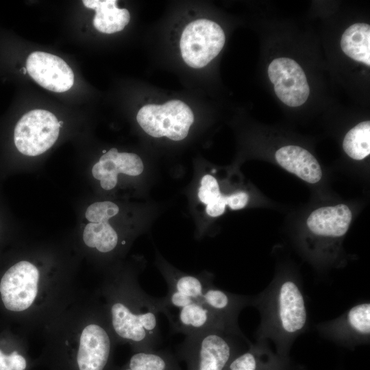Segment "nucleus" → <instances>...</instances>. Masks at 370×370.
Segmentation results:
<instances>
[{
	"instance_id": "nucleus-1",
	"label": "nucleus",
	"mask_w": 370,
	"mask_h": 370,
	"mask_svg": "<svg viewBox=\"0 0 370 370\" xmlns=\"http://www.w3.org/2000/svg\"><path fill=\"white\" fill-rule=\"evenodd\" d=\"M252 306L260 314L256 341L272 342L276 353L288 358L296 338L307 328V306L301 283L291 276L275 278L260 294L253 297Z\"/></svg>"
},
{
	"instance_id": "nucleus-2",
	"label": "nucleus",
	"mask_w": 370,
	"mask_h": 370,
	"mask_svg": "<svg viewBox=\"0 0 370 370\" xmlns=\"http://www.w3.org/2000/svg\"><path fill=\"white\" fill-rule=\"evenodd\" d=\"M178 356L188 370H226L232 360L251 343L241 330L210 329L185 336Z\"/></svg>"
},
{
	"instance_id": "nucleus-3",
	"label": "nucleus",
	"mask_w": 370,
	"mask_h": 370,
	"mask_svg": "<svg viewBox=\"0 0 370 370\" xmlns=\"http://www.w3.org/2000/svg\"><path fill=\"white\" fill-rule=\"evenodd\" d=\"M136 120L142 129L152 137L166 136L178 141L187 136L194 115L185 103L171 100L162 105L144 106L139 110Z\"/></svg>"
},
{
	"instance_id": "nucleus-4",
	"label": "nucleus",
	"mask_w": 370,
	"mask_h": 370,
	"mask_svg": "<svg viewBox=\"0 0 370 370\" xmlns=\"http://www.w3.org/2000/svg\"><path fill=\"white\" fill-rule=\"evenodd\" d=\"M225 34L215 22L202 18L190 23L184 28L180 41L182 57L195 69L206 66L223 49Z\"/></svg>"
},
{
	"instance_id": "nucleus-5",
	"label": "nucleus",
	"mask_w": 370,
	"mask_h": 370,
	"mask_svg": "<svg viewBox=\"0 0 370 370\" xmlns=\"http://www.w3.org/2000/svg\"><path fill=\"white\" fill-rule=\"evenodd\" d=\"M60 127L53 113L40 109L31 110L21 117L15 127V145L25 156L40 155L56 143Z\"/></svg>"
},
{
	"instance_id": "nucleus-6",
	"label": "nucleus",
	"mask_w": 370,
	"mask_h": 370,
	"mask_svg": "<svg viewBox=\"0 0 370 370\" xmlns=\"http://www.w3.org/2000/svg\"><path fill=\"white\" fill-rule=\"evenodd\" d=\"M319 334L347 347L367 344L370 340V303L355 304L332 320L316 325Z\"/></svg>"
},
{
	"instance_id": "nucleus-7",
	"label": "nucleus",
	"mask_w": 370,
	"mask_h": 370,
	"mask_svg": "<svg viewBox=\"0 0 370 370\" xmlns=\"http://www.w3.org/2000/svg\"><path fill=\"white\" fill-rule=\"evenodd\" d=\"M39 272L27 261H21L11 267L3 275L0 293L5 307L19 312L28 308L38 293Z\"/></svg>"
},
{
	"instance_id": "nucleus-8",
	"label": "nucleus",
	"mask_w": 370,
	"mask_h": 370,
	"mask_svg": "<svg viewBox=\"0 0 370 370\" xmlns=\"http://www.w3.org/2000/svg\"><path fill=\"white\" fill-rule=\"evenodd\" d=\"M268 75L278 97L290 107L304 104L310 94L306 74L299 64L288 58L273 60L268 67Z\"/></svg>"
},
{
	"instance_id": "nucleus-9",
	"label": "nucleus",
	"mask_w": 370,
	"mask_h": 370,
	"mask_svg": "<svg viewBox=\"0 0 370 370\" xmlns=\"http://www.w3.org/2000/svg\"><path fill=\"white\" fill-rule=\"evenodd\" d=\"M169 319L172 332L185 336L210 329L240 331L238 323L232 322L214 312L198 300L164 314Z\"/></svg>"
},
{
	"instance_id": "nucleus-10",
	"label": "nucleus",
	"mask_w": 370,
	"mask_h": 370,
	"mask_svg": "<svg viewBox=\"0 0 370 370\" xmlns=\"http://www.w3.org/2000/svg\"><path fill=\"white\" fill-rule=\"evenodd\" d=\"M26 69L36 83L53 92H65L74 84V74L67 63L49 53L32 52L27 59Z\"/></svg>"
},
{
	"instance_id": "nucleus-11",
	"label": "nucleus",
	"mask_w": 370,
	"mask_h": 370,
	"mask_svg": "<svg viewBox=\"0 0 370 370\" xmlns=\"http://www.w3.org/2000/svg\"><path fill=\"white\" fill-rule=\"evenodd\" d=\"M111 338L102 326L92 323L84 328L77 362L79 370H103L110 358Z\"/></svg>"
},
{
	"instance_id": "nucleus-12",
	"label": "nucleus",
	"mask_w": 370,
	"mask_h": 370,
	"mask_svg": "<svg viewBox=\"0 0 370 370\" xmlns=\"http://www.w3.org/2000/svg\"><path fill=\"white\" fill-rule=\"evenodd\" d=\"M143 168V161L138 155L120 153L116 148H112L93 166L92 173L95 179L100 180L103 189L110 190L117 183L118 173L136 176L142 173Z\"/></svg>"
},
{
	"instance_id": "nucleus-13",
	"label": "nucleus",
	"mask_w": 370,
	"mask_h": 370,
	"mask_svg": "<svg viewBox=\"0 0 370 370\" xmlns=\"http://www.w3.org/2000/svg\"><path fill=\"white\" fill-rule=\"evenodd\" d=\"M352 217L351 210L344 204L322 207L311 212L307 225L317 236L340 238L347 232Z\"/></svg>"
},
{
	"instance_id": "nucleus-14",
	"label": "nucleus",
	"mask_w": 370,
	"mask_h": 370,
	"mask_svg": "<svg viewBox=\"0 0 370 370\" xmlns=\"http://www.w3.org/2000/svg\"><path fill=\"white\" fill-rule=\"evenodd\" d=\"M269 345L265 341L251 343L232 360L226 370H286L288 358L274 353Z\"/></svg>"
},
{
	"instance_id": "nucleus-15",
	"label": "nucleus",
	"mask_w": 370,
	"mask_h": 370,
	"mask_svg": "<svg viewBox=\"0 0 370 370\" xmlns=\"http://www.w3.org/2000/svg\"><path fill=\"white\" fill-rule=\"evenodd\" d=\"M275 157L282 168L308 183L314 184L321 179L322 171L318 161L301 147H282L276 151Z\"/></svg>"
},
{
	"instance_id": "nucleus-16",
	"label": "nucleus",
	"mask_w": 370,
	"mask_h": 370,
	"mask_svg": "<svg viewBox=\"0 0 370 370\" xmlns=\"http://www.w3.org/2000/svg\"><path fill=\"white\" fill-rule=\"evenodd\" d=\"M82 2L87 8L95 10L93 25L101 33L120 32L130 22L129 11L118 8L116 0H84Z\"/></svg>"
},
{
	"instance_id": "nucleus-17",
	"label": "nucleus",
	"mask_w": 370,
	"mask_h": 370,
	"mask_svg": "<svg viewBox=\"0 0 370 370\" xmlns=\"http://www.w3.org/2000/svg\"><path fill=\"white\" fill-rule=\"evenodd\" d=\"M199 300L220 316L238 323L240 312L243 308L252 306L253 297L234 294L213 284L204 291Z\"/></svg>"
},
{
	"instance_id": "nucleus-18",
	"label": "nucleus",
	"mask_w": 370,
	"mask_h": 370,
	"mask_svg": "<svg viewBox=\"0 0 370 370\" xmlns=\"http://www.w3.org/2000/svg\"><path fill=\"white\" fill-rule=\"evenodd\" d=\"M343 51L353 60L370 65V26L355 23L349 26L341 39Z\"/></svg>"
},
{
	"instance_id": "nucleus-19",
	"label": "nucleus",
	"mask_w": 370,
	"mask_h": 370,
	"mask_svg": "<svg viewBox=\"0 0 370 370\" xmlns=\"http://www.w3.org/2000/svg\"><path fill=\"white\" fill-rule=\"evenodd\" d=\"M164 277L168 291L177 292L198 301L204 291L213 285L212 276L193 275L166 271Z\"/></svg>"
},
{
	"instance_id": "nucleus-20",
	"label": "nucleus",
	"mask_w": 370,
	"mask_h": 370,
	"mask_svg": "<svg viewBox=\"0 0 370 370\" xmlns=\"http://www.w3.org/2000/svg\"><path fill=\"white\" fill-rule=\"evenodd\" d=\"M124 370H180L174 356L168 351L140 350L130 359Z\"/></svg>"
},
{
	"instance_id": "nucleus-21",
	"label": "nucleus",
	"mask_w": 370,
	"mask_h": 370,
	"mask_svg": "<svg viewBox=\"0 0 370 370\" xmlns=\"http://www.w3.org/2000/svg\"><path fill=\"white\" fill-rule=\"evenodd\" d=\"M85 244L99 251L107 253L112 251L118 243V235L108 222L89 223L84 230Z\"/></svg>"
},
{
	"instance_id": "nucleus-22",
	"label": "nucleus",
	"mask_w": 370,
	"mask_h": 370,
	"mask_svg": "<svg viewBox=\"0 0 370 370\" xmlns=\"http://www.w3.org/2000/svg\"><path fill=\"white\" fill-rule=\"evenodd\" d=\"M343 147L345 153L354 160H362L370 153V122L363 121L345 135Z\"/></svg>"
},
{
	"instance_id": "nucleus-23",
	"label": "nucleus",
	"mask_w": 370,
	"mask_h": 370,
	"mask_svg": "<svg viewBox=\"0 0 370 370\" xmlns=\"http://www.w3.org/2000/svg\"><path fill=\"white\" fill-rule=\"evenodd\" d=\"M119 210L118 206L112 201H99L88 206L85 217L90 223L108 222Z\"/></svg>"
},
{
	"instance_id": "nucleus-24",
	"label": "nucleus",
	"mask_w": 370,
	"mask_h": 370,
	"mask_svg": "<svg viewBox=\"0 0 370 370\" xmlns=\"http://www.w3.org/2000/svg\"><path fill=\"white\" fill-rule=\"evenodd\" d=\"M198 197L202 203L208 206L219 201L225 195L221 193L217 180L210 175H205L201 180Z\"/></svg>"
},
{
	"instance_id": "nucleus-25",
	"label": "nucleus",
	"mask_w": 370,
	"mask_h": 370,
	"mask_svg": "<svg viewBox=\"0 0 370 370\" xmlns=\"http://www.w3.org/2000/svg\"><path fill=\"white\" fill-rule=\"evenodd\" d=\"M25 368L26 360L17 352L5 355L0 349V370H25Z\"/></svg>"
},
{
	"instance_id": "nucleus-26",
	"label": "nucleus",
	"mask_w": 370,
	"mask_h": 370,
	"mask_svg": "<svg viewBox=\"0 0 370 370\" xmlns=\"http://www.w3.org/2000/svg\"><path fill=\"white\" fill-rule=\"evenodd\" d=\"M249 196L245 192H237L226 196L227 205L232 210L243 208L248 202Z\"/></svg>"
}]
</instances>
